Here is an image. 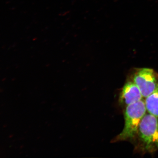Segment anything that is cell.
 Wrapping results in <instances>:
<instances>
[{"mask_svg": "<svg viewBox=\"0 0 158 158\" xmlns=\"http://www.w3.org/2000/svg\"><path fill=\"white\" fill-rule=\"evenodd\" d=\"M144 100L126 107L123 129L113 142L133 140L135 138L142 118L147 112Z\"/></svg>", "mask_w": 158, "mask_h": 158, "instance_id": "cell-2", "label": "cell"}, {"mask_svg": "<svg viewBox=\"0 0 158 158\" xmlns=\"http://www.w3.org/2000/svg\"><path fill=\"white\" fill-rule=\"evenodd\" d=\"M136 137L137 148L142 152L152 153L158 150V117L146 113L140 123Z\"/></svg>", "mask_w": 158, "mask_h": 158, "instance_id": "cell-1", "label": "cell"}, {"mask_svg": "<svg viewBox=\"0 0 158 158\" xmlns=\"http://www.w3.org/2000/svg\"><path fill=\"white\" fill-rule=\"evenodd\" d=\"M148 113L158 117V86L156 90L144 100Z\"/></svg>", "mask_w": 158, "mask_h": 158, "instance_id": "cell-5", "label": "cell"}, {"mask_svg": "<svg viewBox=\"0 0 158 158\" xmlns=\"http://www.w3.org/2000/svg\"><path fill=\"white\" fill-rule=\"evenodd\" d=\"M140 89L135 83L130 79L125 84L119 94V104L123 106H127L143 99Z\"/></svg>", "mask_w": 158, "mask_h": 158, "instance_id": "cell-4", "label": "cell"}, {"mask_svg": "<svg viewBox=\"0 0 158 158\" xmlns=\"http://www.w3.org/2000/svg\"><path fill=\"white\" fill-rule=\"evenodd\" d=\"M131 77L140 89L143 98L149 96L157 88L158 73L152 69H135Z\"/></svg>", "mask_w": 158, "mask_h": 158, "instance_id": "cell-3", "label": "cell"}]
</instances>
